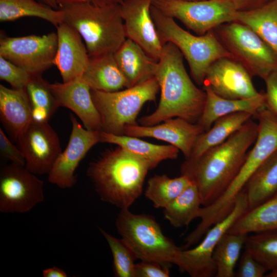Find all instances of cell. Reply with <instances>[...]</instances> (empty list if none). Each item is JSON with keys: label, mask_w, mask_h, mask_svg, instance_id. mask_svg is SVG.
I'll return each mask as SVG.
<instances>
[{"label": "cell", "mask_w": 277, "mask_h": 277, "mask_svg": "<svg viewBox=\"0 0 277 277\" xmlns=\"http://www.w3.org/2000/svg\"><path fill=\"white\" fill-rule=\"evenodd\" d=\"M258 131V123L250 118L221 144L182 164L181 174L189 177L197 187L202 205L214 202L235 178L256 140Z\"/></svg>", "instance_id": "1"}, {"label": "cell", "mask_w": 277, "mask_h": 277, "mask_svg": "<svg viewBox=\"0 0 277 277\" xmlns=\"http://www.w3.org/2000/svg\"><path fill=\"white\" fill-rule=\"evenodd\" d=\"M183 57L173 44L163 45L154 73L161 92L160 102L153 113L138 120L141 125L152 126L173 117L194 123L200 117L206 102V92L191 80Z\"/></svg>", "instance_id": "2"}, {"label": "cell", "mask_w": 277, "mask_h": 277, "mask_svg": "<svg viewBox=\"0 0 277 277\" xmlns=\"http://www.w3.org/2000/svg\"><path fill=\"white\" fill-rule=\"evenodd\" d=\"M149 170L146 161L118 146L91 162L87 173L102 201L127 209L141 196Z\"/></svg>", "instance_id": "3"}, {"label": "cell", "mask_w": 277, "mask_h": 277, "mask_svg": "<svg viewBox=\"0 0 277 277\" xmlns=\"http://www.w3.org/2000/svg\"><path fill=\"white\" fill-rule=\"evenodd\" d=\"M59 9L63 22L82 37L89 56L113 53L127 38L120 5L97 6L88 2Z\"/></svg>", "instance_id": "4"}, {"label": "cell", "mask_w": 277, "mask_h": 277, "mask_svg": "<svg viewBox=\"0 0 277 277\" xmlns=\"http://www.w3.org/2000/svg\"><path fill=\"white\" fill-rule=\"evenodd\" d=\"M151 13L162 45L171 43L180 50L198 85H203L207 71L214 62L222 57L234 59L213 30L203 35H194L183 29L174 18L164 14L152 4Z\"/></svg>", "instance_id": "5"}, {"label": "cell", "mask_w": 277, "mask_h": 277, "mask_svg": "<svg viewBox=\"0 0 277 277\" xmlns=\"http://www.w3.org/2000/svg\"><path fill=\"white\" fill-rule=\"evenodd\" d=\"M117 230L137 259L158 262L170 267L180 266L183 250L163 233L155 219L121 209L116 219Z\"/></svg>", "instance_id": "6"}, {"label": "cell", "mask_w": 277, "mask_h": 277, "mask_svg": "<svg viewBox=\"0 0 277 277\" xmlns=\"http://www.w3.org/2000/svg\"><path fill=\"white\" fill-rule=\"evenodd\" d=\"M160 90L154 77L135 86L114 92L91 90L93 103L100 115L102 131L123 135L127 125H136L144 105L155 101Z\"/></svg>", "instance_id": "7"}, {"label": "cell", "mask_w": 277, "mask_h": 277, "mask_svg": "<svg viewBox=\"0 0 277 277\" xmlns=\"http://www.w3.org/2000/svg\"><path fill=\"white\" fill-rule=\"evenodd\" d=\"M213 31L234 60L251 76L264 80L277 69V53L247 26L231 22L220 25Z\"/></svg>", "instance_id": "8"}, {"label": "cell", "mask_w": 277, "mask_h": 277, "mask_svg": "<svg viewBox=\"0 0 277 277\" xmlns=\"http://www.w3.org/2000/svg\"><path fill=\"white\" fill-rule=\"evenodd\" d=\"M152 4L164 14L180 20L199 35L233 22L237 11L229 0H152Z\"/></svg>", "instance_id": "9"}, {"label": "cell", "mask_w": 277, "mask_h": 277, "mask_svg": "<svg viewBox=\"0 0 277 277\" xmlns=\"http://www.w3.org/2000/svg\"><path fill=\"white\" fill-rule=\"evenodd\" d=\"M44 182L25 166L11 163L0 171V211L24 213L45 199Z\"/></svg>", "instance_id": "10"}, {"label": "cell", "mask_w": 277, "mask_h": 277, "mask_svg": "<svg viewBox=\"0 0 277 277\" xmlns=\"http://www.w3.org/2000/svg\"><path fill=\"white\" fill-rule=\"evenodd\" d=\"M57 46L56 32L19 37L1 34L0 56L31 74H42L53 65Z\"/></svg>", "instance_id": "11"}, {"label": "cell", "mask_w": 277, "mask_h": 277, "mask_svg": "<svg viewBox=\"0 0 277 277\" xmlns=\"http://www.w3.org/2000/svg\"><path fill=\"white\" fill-rule=\"evenodd\" d=\"M248 209L247 197L243 190L230 212L213 225L196 246L190 249L183 250L180 269L191 277L215 276L216 268L212 259L214 250L222 237Z\"/></svg>", "instance_id": "12"}, {"label": "cell", "mask_w": 277, "mask_h": 277, "mask_svg": "<svg viewBox=\"0 0 277 277\" xmlns=\"http://www.w3.org/2000/svg\"><path fill=\"white\" fill-rule=\"evenodd\" d=\"M16 143L26 168L36 175L48 174L62 152L58 136L48 122L31 121Z\"/></svg>", "instance_id": "13"}, {"label": "cell", "mask_w": 277, "mask_h": 277, "mask_svg": "<svg viewBox=\"0 0 277 277\" xmlns=\"http://www.w3.org/2000/svg\"><path fill=\"white\" fill-rule=\"evenodd\" d=\"M72 129L67 146L58 156L48 174L49 182L62 189H69L76 183L75 172L89 150L100 142L101 131L88 130L70 114Z\"/></svg>", "instance_id": "14"}, {"label": "cell", "mask_w": 277, "mask_h": 277, "mask_svg": "<svg viewBox=\"0 0 277 277\" xmlns=\"http://www.w3.org/2000/svg\"><path fill=\"white\" fill-rule=\"evenodd\" d=\"M251 76L238 61L222 57L208 68L203 84L216 95L228 99H244L258 95Z\"/></svg>", "instance_id": "15"}, {"label": "cell", "mask_w": 277, "mask_h": 277, "mask_svg": "<svg viewBox=\"0 0 277 277\" xmlns=\"http://www.w3.org/2000/svg\"><path fill=\"white\" fill-rule=\"evenodd\" d=\"M152 3V0H124L120 5V11L126 38L158 61L163 45L151 15Z\"/></svg>", "instance_id": "16"}, {"label": "cell", "mask_w": 277, "mask_h": 277, "mask_svg": "<svg viewBox=\"0 0 277 277\" xmlns=\"http://www.w3.org/2000/svg\"><path fill=\"white\" fill-rule=\"evenodd\" d=\"M163 122L148 126L127 125L124 128L123 135L149 137L165 141L178 148L186 159H188L196 140L205 131L204 129L196 123L180 117L169 118Z\"/></svg>", "instance_id": "17"}, {"label": "cell", "mask_w": 277, "mask_h": 277, "mask_svg": "<svg viewBox=\"0 0 277 277\" xmlns=\"http://www.w3.org/2000/svg\"><path fill=\"white\" fill-rule=\"evenodd\" d=\"M50 87L59 106L72 111L86 129L102 131L100 115L93 103L91 89L82 76L66 83H50Z\"/></svg>", "instance_id": "18"}, {"label": "cell", "mask_w": 277, "mask_h": 277, "mask_svg": "<svg viewBox=\"0 0 277 277\" xmlns=\"http://www.w3.org/2000/svg\"><path fill=\"white\" fill-rule=\"evenodd\" d=\"M56 27L57 46L53 65L58 70L63 82L66 83L83 75L90 56L76 30L64 22Z\"/></svg>", "instance_id": "19"}, {"label": "cell", "mask_w": 277, "mask_h": 277, "mask_svg": "<svg viewBox=\"0 0 277 277\" xmlns=\"http://www.w3.org/2000/svg\"><path fill=\"white\" fill-rule=\"evenodd\" d=\"M0 119L7 133L16 142L32 121L31 107L25 90L0 85Z\"/></svg>", "instance_id": "20"}, {"label": "cell", "mask_w": 277, "mask_h": 277, "mask_svg": "<svg viewBox=\"0 0 277 277\" xmlns=\"http://www.w3.org/2000/svg\"><path fill=\"white\" fill-rule=\"evenodd\" d=\"M206 94L203 111L196 123L205 131L214 122L224 116L241 112L251 113L255 116L259 111L265 106L264 93L244 99H228L214 93L209 88L204 87Z\"/></svg>", "instance_id": "21"}, {"label": "cell", "mask_w": 277, "mask_h": 277, "mask_svg": "<svg viewBox=\"0 0 277 277\" xmlns=\"http://www.w3.org/2000/svg\"><path fill=\"white\" fill-rule=\"evenodd\" d=\"M113 55L128 87L154 77L157 61L150 56L133 41L126 38Z\"/></svg>", "instance_id": "22"}, {"label": "cell", "mask_w": 277, "mask_h": 277, "mask_svg": "<svg viewBox=\"0 0 277 277\" xmlns=\"http://www.w3.org/2000/svg\"><path fill=\"white\" fill-rule=\"evenodd\" d=\"M82 77L91 90L114 92L129 88L113 53L90 56L88 66Z\"/></svg>", "instance_id": "23"}, {"label": "cell", "mask_w": 277, "mask_h": 277, "mask_svg": "<svg viewBox=\"0 0 277 277\" xmlns=\"http://www.w3.org/2000/svg\"><path fill=\"white\" fill-rule=\"evenodd\" d=\"M100 143L113 144L146 161L150 169L161 162L176 159L179 149L172 145H159L126 135H115L101 131Z\"/></svg>", "instance_id": "24"}, {"label": "cell", "mask_w": 277, "mask_h": 277, "mask_svg": "<svg viewBox=\"0 0 277 277\" xmlns=\"http://www.w3.org/2000/svg\"><path fill=\"white\" fill-rule=\"evenodd\" d=\"M233 22L250 28L277 53V0L251 10L236 11Z\"/></svg>", "instance_id": "25"}, {"label": "cell", "mask_w": 277, "mask_h": 277, "mask_svg": "<svg viewBox=\"0 0 277 277\" xmlns=\"http://www.w3.org/2000/svg\"><path fill=\"white\" fill-rule=\"evenodd\" d=\"M253 115L249 112L230 114L216 120L212 126L202 133L196 140L190 157L195 160L209 149L225 141Z\"/></svg>", "instance_id": "26"}, {"label": "cell", "mask_w": 277, "mask_h": 277, "mask_svg": "<svg viewBox=\"0 0 277 277\" xmlns=\"http://www.w3.org/2000/svg\"><path fill=\"white\" fill-rule=\"evenodd\" d=\"M277 230V193L259 205L248 209L228 232L248 235Z\"/></svg>", "instance_id": "27"}, {"label": "cell", "mask_w": 277, "mask_h": 277, "mask_svg": "<svg viewBox=\"0 0 277 277\" xmlns=\"http://www.w3.org/2000/svg\"><path fill=\"white\" fill-rule=\"evenodd\" d=\"M248 209L277 193V150L254 172L244 188Z\"/></svg>", "instance_id": "28"}, {"label": "cell", "mask_w": 277, "mask_h": 277, "mask_svg": "<svg viewBox=\"0 0 277 277\" xmlns=\"http://www.w3.org/2000/svg\"><path fill=\"white\" fill-rule=\"evenodd\" d=\"M24 17L44 19L55 27L63 22L61 10L35 0H0V21L11 22Z\"/></svg>", "instance_id": "29"}, {"label": "cell", "mask_w": 277, "mask_h": 277, "mask_svg": "<svg viewBox=\"0 0 277 277\" xmlns=\"http://www.w3.org/2000/svg\"><path fill=\"white\" fill-rule=\"evenodd\" d=\"M32 114V121L47 123L60 107L42 74H31L25 88Z\"/></svg>", "instance_id": "30"}, {"label": "cell", "mask_w": 277, "mask_h": 277, "mask_svg": "<svg viewBox=\"0 0 277 277\" xmlns=\"http://www.w3.org/2000/svg\"><path fill=\"white\" fill-rule=\"evenodd\" d=\"M192 184L185 174L173 179L165 174L154 175L148 181L145 195L154 207L164 209Z\"/></svg>", "instance_id": "31"}, {"label": "cell", "mask_w": 277, "mask_h": 277, "mask_svg": "<svg viewBox=\"0 0 277 277\" xmlns=\"http://www.w3.org/2000/svg\"><path fill=\"white\" fill-rule=\"evenodd\" d=\"M248 235L226 233L217 244L212 255L216 277L235 276V268Z\"/></svg>", "instance_id": "32"}, {"label": "cell", "mask_w": 277, "mask_h": 277, "mask_svg": "<svg viewBox=\"0 0 277 277\" xmlns=\"http://www.w3.org/2000/svg\"><path fill=\"white\" fill-rule=\"evenodd\" d=\"M202 205L197 187L193 183L164 208V215L175 228L188 225L198 214Z\"/></svg>", "instance_id": "33"}, {"label": "cell", "mask_w": 277, "mask_h": 277, "mask_svg": "<svg viewBox=\"0 0 277 277\" xmlns=\"http://www.w3.org/2000/svg\"><path fill=\"white\" fill-rule=\"evenodd\" d=\"M245 249L267 270H277V230L248 235Z\"/></svg>", "instance_id": "34"}, {"label": "cell", "mask_w": 277, "mask_h": 277, "mask_svg": "<svg viewBox=\"0 0 277 277\" xmlns=\"http://www.w3.org/2000/svg\"><path fill=\"white\" fill-rule=\"evenodd\" d=\"M100 231L110 249L113 258V272L116 277H134V253L122 239H118L102 229Z\"/></svg>", "instance_id": "35"}, {"label": "cell", "mask_w": 277, "mask_h": 277, "mask_svg": "<svg viewBox=\"0 0 277 277\" xmlns=\"http://www.w3.org/2000/svg\"><path fill=\"white\" fill-rule=\"evenodd\" d=\"M30 76L27 71L0 56V78L12 88L25 90Z\"/></svg>", "instance_id": "36"}, {"label": "cell", "mask_w": 277, "mask_h": 277, "mask_svg": "<svg viewBox=\"0 0 277 277\" xmlns=\"http://www.w3.org/2000/svg\"><path fill=\"white\" fill-rule=\"evenodd\" d=\"M267 270L254 258L248 251L245 249L238 261V268L235 272L236 277H263Z\"/></svg>", "instance_id": "37"}, {"label": "cell", "mask_w": 277, "mask_h": 277, "mask_svg": "<svg viewBox=\"0 0 277 277\" xmlns=\"http://www.w3.org/2000/svg\"><path fill=\"white\" fill-rule=\"evenodd\" d=\"M169 267L151 261H141L135 263L134 277H168Z\"/></svg>", "instance_id": "38"}, {"label": "cell", "mask_w": 277, "mask_h": 277, "mask_svg": "<svg viewBox=\"0 0 277 277\" xmlns=\"http://www.w3.org/2000/svg\"><path fill=\"white\" fill-rule=\"evenodd\" d=\"M0 155L11 163L25 166L24 156L18 147L15 146L0 128Z\"/></svg>", "instance_id": "39"}, {"label": "cell", "mask_w": 277, "mask_h": 277, "mask_svg": "<svg viewBox=\"0 0 277 277\" xmlns=\"http://www.w3.org/2000/svg\"><path fill=\"white\" fill-rule=\"evenodd\" d=\"M264 80L266 85L265 107L277 118V69Z\"/></svg>", "instance_id": "40"}, {"label": "cell", "mask_w": 277, "mask_h": 277, "mask_svg": "<svg viewBox=\"0 0 277 277\" xmlns=\"http://www.w3.org/2000/svg\"><path fill=\"white\" fill-rule=\"evenodd\" d=\"M237 11H246L261 7L271 0H229Z\"/></svg>", "instance_id": "41"}, {"label": "cell", "mask_w": 277, "mask_h": 277, "mask_svg": "<svg viewBox=\"0 0 277 277\" xmlns=\"http://www.w3.org/2000/svg\"><path fill=\"white\" fill-rule=\"evenodd\" d=\"M42 274L44 277H66L67 274L63 269L57 267H52L44 269Z\"/></svg>", "instance_id": "42"}, {"label": "cell", "mask_w": 277, "mask_h": 277, "mask_svg": "<svg viewBox=\"0 0 277 277\" xmlns=\"http://www.w3.org/2000/svg\"><path fill=\"white\" fill-rule=\"evenodd\" d=\"M93 0H56L59 8L70 5L92 2Z\"/></svg>", "instance_id": "43"}, {"label": "cell", "mask_w": 277, "mask_h": 277, "mask_svg": "<svg viewBox=\"0 0 277 277\" xmlns=\"http://www.w3.org/2000/svg\"><path fill=\"white\" fill-rule=\"evenodd\" d=\"M124 0H93L92 4L97 6H104L107 5H120Z\"/></svg>", "instance_id": "44"}, {"label": "cell", "mask_w": 277, "mask_h": 277, "mask_svg": "<svg viewBox=\"0 0 277 277\" xmlns=\"http://www.w3.org/2000/svg\"><path fill=\"white\" fill-rule=\"evenodd\" d=\"M43 3L55 9H59L56 0H40Z\"/></svg>", "instance_id": "45"}, {"label": "cell", "mask_w": 277, "mask_h": 277, "mask_svg": "<svg viewBox=\"0 0 277 277\" xmlns=\"http://www.w3.org/2000/svg\"><path fill=\"white\" fill-rule=\"evenodd\" d=\"M266 276L267 277H277V270L270 271L266 274Z\"/></svg>", "instance_id": "46"}, {"label": "cell", "mask_w": 277, "mask_h": 277, "mask_svg": "<svg viewBox=\"0 0 277 277\" xmlns=\"http://www.w3.org/2000/svg\"><path fill=\"white\" fill-rule=\"evenodd\" d=\"M178 1H200V0H178Z\"/></svg>", "instance_id": "47"}]
</instances>
